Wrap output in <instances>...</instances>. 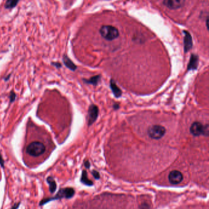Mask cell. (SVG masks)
I'll list each match as a JSON object with an SVG mask.
<instances>
[{
	"instance_id": "cell-4",
	"label": "cell",
	"mask_w": 209,
	"mask_h": 209,
	"mask_svg": "<svg viewBox=\"0 0 209 209\" xmlns=\"http://www.w3.org/2000/svg\"><path fill=\"white\" fill-rule=\"evenodd\" d=\"M190 132L194 136H199L201 134L207 136L208 134V126H204L201 123L196 121L191 125Z\"/></svg>"
},
{
	"instance_id": "cell-9",
	"label": "cell",
	"mask_w": 209,
	"mask_h": 209,
	"mask_svg": "<svg viewBox=\"0 0 209 209\" xmlns=\"http://www.w3.org/2000/svg\"><path fill=\"white\" fill-rule=\"evenodd\" d=\"M184 50L185 52H188L193 47V40L190 33L187 31H184Z\"/></svg>"
},
{
	"instance_id": "cell-20",
	"label": "cell",
	"mask_w": 209,
	"mask_h": 209,
	"mask_svg": "<svg viewBox=\"0 0 209 209\" xmlns=\"http://www.w3.org/2000/svg\"><path fill=\"white\" fill-rule=\"evenodd\" d=\"M11 75V74H9L6 77L4 78V81H7L9 80V78H10Z\"/></svg>"
},
{
	"instance_id": "cell-15",
	"label": "cell",
	"mask_w": 209,
	"mask_h": 209,
	"mask_svg": "<svg viewBox=\"0 0 209 209\" xmlns=\"http://www.w3.org/2000/svg\"><path fill=\"white\" fill-rule=\"evenodd\" d=\"M99 79H100V75H96V76H94V77L90 78V79L89 80L84 79L83 81L85 83H88V84L97 85L98 83V81H99Z\"/></svg>"
},
{
	"instance_id": "cell-1",
	"label": "cell",
	"mask_w": 209,
	"mask_h": 209,
	"mask_svg": "<svg viewBox=\"0 0 209 209\" xmlns=\"http://www.w3.org/2000/svg\"><path fill=\"white\" fill-rule=\"evenodd\" d=\"M101 35L107 41H112L119 36L118 29L113 26L103 25L99 30Z\"/></svg>"
},
{
	"instance_id": "cell-16",
	"label": "cell",
	"mask_w": 209,
	"mask_h": 209,
	"mask_svg": "<svg viewBox=\"0 0 209 209\" xmlns=\"http://www.w3.org/2000/svg\"><path fill=\"white\" fill-rule=\"evenodd\" d=\"M82 181L86 185H92V182L90 180H88V179H87V176H86V173L85 171H83Z\"/></svg>"
},
{
	"instance_id": "cell-2",
	"label": "cell",
	"mask_w": 209,
	"mask_h": 209,
	"mask_svg": "<svg viewBox=\"0 0 209 209\" xmlns=\"http://www.w3.org/2000/svg\"><path fill=\"white\" fill-rule=\"evenodd\" d=\"M45 150L44 144L38 141L31 142L27 148V153L32 156H39L44 153Z\"/></svg>"
},
{
	"instance_id": "cell-10",
	"label": "cell",
	"mask_w": 209,
	"mask_h": 209,
	"mask_svg": "<svg viewBox=\"0 0 209 209\" xmlns=\"http://www.w3.org/2000/svg\"><path fill=\"white\" fill-rule=\"evenodd\" d=\"M63 62L64 65L66 66V67L70 69V70L73 71H74L76 70V69L77 67V66L73 63V61L67 57V55L65 54L63 55Z\"/></svg>"
},
{
	"instance_id": "cell-3",
	"label": "cell",
	"mask_w": 209,
	"mask_h": 209,
	"mask_svg": "<svg viewBox=\"0 0 209 209\" xmlns=\"http://www.w3.org/2000/svg\"><path fill=\"white\" fill-rule=\"evenodd\" d=\"M148 135L153 139H160L162 138L165 133L166 129L161 125H156L150 126L148 129Z\"/></svg>"
},
{
	"instance_id": "cell-7",
	"label": "cell",
	"mask_w": 209,
	"mask_h": 209,
	"mask_svg": "<svg viewBox=\"0 0 209 209\" xmlns=\"http://www.w3.org/2000/svg\"><path fill=\"white\" fill-rule=\"evenodd\" d=\"M163 3L171 9H177L184 6L185 1L183 0H165Z\"/></svg>"
},
{
	"instance_id": "cell-13",
	"label": "cell",
	"mask_w": 209,
	"mask_h": 209,
	"mask_svg": "<svg viewBox=\"0 0 209 209\" xmlns=\"http://www.w3.org/2000/svg\"><path fill=\"white\" fill-rule=\"evenodd\" d=\"M19 2V1L17 0H7L4 4V7L6 9H11L16 7Z\"/></svg>"
},
{
	"instance_id": "cell-11",
	"label": "cell",
	"mask_w": 209,
	"mask_h": 209,
	"mask_svg": "<svg viewBox=\"0 0 209 209\" xmlns=\"http://www.w3.org/2000/svg\"><path fill=\"white\" fill-rule=\"evenodd\" d=\"M198 57L194 54L191 55L188 66V70H194V69H196L198 66Z\"/></svg>"
},
{
	"instance_id": "cell-21",
	"label": "cell",
	"mask_w": 209,
	"mask_h": 209,
	"mask_svg": "<svg viewBox=\"0 0 209 209\" xmlns=\"http://www.w3.org/2000/svg\"><path fill=\"white\" fill-rule=\"evenodd\" d=\"M114 109H118L119 108V105H118V104H115V105H114Z\"/></svg>"
},
{
	"instance_id": "cell-6",
	"label": "cell",
	"mask_w": 209,
	"mask_h": 209,
	"mask_svg": "<svg viewBox=\"0 0 209 209\" xmlns=\"http://www.w3.org/2000/svg\"><path fill=\"white\" fill-rule=\"evenodd\" d=\"M168 178H169V181L172 184L177 185L180 184V182H181V181L183 180V179H184V176H183V174L180 171L174 170L170 172V173L169 174Z\"/></svg>"
},
{
	"instance_id": "cell-19",
	"label": "cell",
	"mask_w": 209,
	"mask_h": 209,
	"mask_svg": "<svg viewBox=\"0 0 209 209\" xmlns=\"http://www.w3.org/2000/svg\"><path fill=\"white\" fill-rule=\"evenodd\" d=\"M93 176H94V177L96 179H98L99 177V173L97 172H96V171H93Z\"/></svg>"
},
{
	"instance_id": "cell-8",
	"label": "cell",
	"mask_w": 209,
	"mask_h": 209,
	"mask_svg": "<svg viewBox=\"0 0 209 209\" xmlns=\"http://www.w3.org/2000/svg\"><path fill=\"white\" fill-rule=\"evenodd\" d=\"M74 194V190L73 188H65V189H61L58 193L57 196L52 199H59L63 197L68 199L73 197Z\"/></svg>"
},
{
	"instance_id": "cell-12",
	"label": "cell",
	"mask_w": 209,
	"mask_h": 209,
	"mask_svg": "<svg viewBox=\"0 0 209 209\" xmlns=\"http://www.w3.org/2000/svg\"><path fill=\"white\" fill-rule=\"evenodd\" d=\"M110 89L113 92V93L114 94L115 97L117 98H119L121 96V90L119 89V87L117 85L115 82L114 80H110Z\"/></svg>"
},
{
	"instance_id": "cell-5",
	"label": "cell",
	"mask_w": 209,
	"mask_h": 209,
	"mask_svg": "<svg viewBox=\"0 0 209 209\" xmlns=\"http://www.w3.org/2000/svg\"><path fill=\"white\" fill-rule=\"evenodd\" d=\"M98 112L99 110L97 106L94 105V104H91V105H90L88 111L89 125H92L94 121L97 120L98 115Z\"/></svg>"
},
{
	"instance_id": "cell-14",
	"label": "cell",
	"mask_w": 209,
	"mask_h": 209,
	"mask_svg": "<svg viewBox=\"0 0 209 209\" xmlns=\"http://www.w3.org/2000/svg\"><path fill=\"white\" fill-rule=\"evenodd\" d=\"M47 182L49 183V186H50V191L52 193H53L54 192H55V191L56 189L57 188V185H56V182L54 180V179L50 177H48L47 179Z\"/></svg>"
},
{
	"instance_id": "cell-17",
	"label": "cell",
	"mask_w": 209,
	"mask_h": 209,
	"mask_svg": "<svg viewBox=\"0 0 209 209\" xmlns=\"http://www.w3.org/2000/svg\"><path fill=\"white\" fill-rule=\"evenodd\" d=\"M16 97H17V94L14 91H12L10 92L9 96V98L10 103H12L15 101Z\"/></svg>"
},
{
	"instance_id": "cell-18",
	"label": "cell",
	"mask_w": 209,
	"mask_h": 209,
	"mask_svg": "<svg viewBox=\"0 0 209 209\" xmlns=\"http://www.w3.org/2000/svg\"><path fill=\"white\" fill-rule=\"evenodd\" d=\"M51 65H52V66H54L55 67H56L58 68V69L62 67V65L60 63H59V62H52V63H51Z\"/></svg>"
}]
</instances>
